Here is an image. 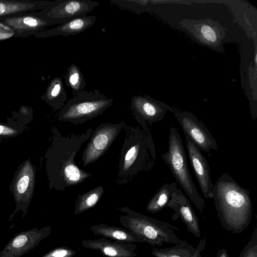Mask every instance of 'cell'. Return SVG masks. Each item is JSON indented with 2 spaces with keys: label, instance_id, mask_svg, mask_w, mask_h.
Wrapping results in <instances>:
<instances>
[{
  "label": "cell",
  "instance_id": "1",
  "mask_svg": "<svg viewBox=\"0 0 257 257\" xmlns=\"http://www.w3.org/2000/svg\"><path fill=\"white\" fill-rule=\"evenodd\" d=\"M92 131L90 127L81 134L63 136L56 127H52L53 139L45 156L50 189L63 191L66 188L81 183L92 176L80 168L75 159L77 152L82 144L90 138Z\"/></svg>",
  "mask_w": 257,
  "mask_h": 257
},
{
  "label": "cell",
  "instance_id": "2",
  "mask_svg": "<svg viewBox=\"0 0 257 257\" xmlns=\"http://www.w3.org/2000/svg\"><path fill=\"white\" fill-rule=\"evenodd\" d=\"M212 198L224 229L236 234L249 226L253 211L249 191L228 173L222 174L217 179L213 185Z\"/></svg>",
  "mask_w": 257,
  "mask_h": 257
},
{
  "label": "cell",
  "instance_id": "3",
  "mask_svg": "<svg viewBox=\"0 0 257 257\" xmlns=\"http://www.w3.org/2000/svg\"><path fill=\"white\" fill-rule=\"evenodd\" d=\"M125 138L119 158L115 182L126 184L140 173L150 171L157 160L156 151L150 128L141 130L125 125Z\"/></svg>",
  "mask_w": 257,
  "mask_h": 257
},
{
  "label": "cell",
  "instance_id": "4",
  "mask_svg": "<svg viewBox=\"0 0 257 257\" xmlns=\"http://www.w3.org/2000/svg\"><path fill=\"white\" fill-rule=\"evenodd\" d=\"M118 209L125 214L120 216V223L143 242L155 246H162L164 243L176 244L187 241L176 235L175 231L179 229L173 225L134 211L126 206Z\"/></svg>",
  "mask_w": 257,
  "mask_h": 257
},
{
  "label": "cell",
  "instance_id": "5",
  "mask_svg": "<svg viewBox=\"0 0 257 257\" xmlns=\"http://www.w3.org/2000/svg\"><path fill=\"white\" fill-rule=\"evenodd\" d=\"M160 157L168 167L177 183L185 191L195 207L202 214L205 209L203 198L199 195L188 168L186 152L178 130H169L168 149Z\"/></svg>",
  "mask_w": 257,
  "mask_h": 257
},
{
  "label": "cell",
  "instance_id": "6",
  "mask_svg": "<svg viewBox=\"0 0 257 257\" xmlns=\"http://www.w3.org/2000/svg\"><path fill=\"white\" fill-rule=\"evenodd\" d=\"M113 99L95 89L74 95L58 113V120L77 125L96 118L113 103Z\"/></svg>",
  "mask_w": 257,
  "mask_h": 257
},
{
  "label": "cell",
  "instance_id": "7",
  "mask_svg": "<svg viewBox=\"0 0 257 257\" xmlns=\"http://www.w3.org/2000/svg\"><path fill=\"white\" fill-rule=\"evenodd\" d=\"M125 125L124 121L102 123L93 131L82 154L83 167L95 162L103 156Z\"/></svg>",
  "mask_w": 257,
  "mask_h": 257
},
{
  "label": "cell",
  "instance_id": "8",
  "mask_svg": "<svg viewBox=\"0 0 257 257\" xmlns=\"http://www.w3.org/2000/svg\"><path fill=\"white\" fill-rule=\"evenodd\" d=\"M197 43L219 53L223 52L224 28L217 21L209 18L203 20L183 19L180 23Z\"/></svg>",
  "mask_w": 257,
  "mask_h": 257
},
{
  "label": "cell",
  "instance_id": "9",
  "mask_svg": "<svg viewBox=\"0 0 257 257\" xmlns=\"http://www.w3.org/2000/svg\"><path fill=\"white\" fill-rule=\"evenodd\" d=\"M35 182V170L29 160L26 161L18 168L11 185L10 190L14 195L16 206L14 212L9 216V221L13 220L19 211H22L23 218L28 214Z\"/></svg>",
  "mask_w": 257,
  "mask_h": 257
},
{
  "label": "cell",
  "instance_id": "10",
  "mask_svg": "<svg viewBox=\"0 0 257 257\" xmlns=\"http://www.w3.org/2000/svg\"><path fill=\"white\" fill-rule=\"evenodd\" d=\"M185 136L200 150L210 154L211 150L218 151L216 140L203 122L193 113L176 109L173 112Z\"/></svg>",
  "mask_w": 257,
  "mask_h": 257
},
{
  "label": "cell",
  "instance_id": "11",
  "mask_svg": "<svg viewBox=\"0 0 257 257\" xmlns=\"http://www.w3.org/2000/svg\"><path fill=\"white\" fill-rule=\"evenodd\" d=\"M130 107L135 119L144 130L150 128L149 126L153 123L163 120L168 110L173 113L176 110L147 94L134 96Z\"/></svg>",
  "mask_w": 257,
  "mask_h": 257
},
{
  "label": "cell",
  "instance_id": "12",
  "mask_svg": "<svg viewBox=\"0 0 257 257\" xmlns=\"http://www.w3.org/2000/svg\"><path fill=\"white\" fill-rule=\"evenodd\" d=\"M51 232L47 225L41 229L35 227L17 233L0 251V257H21L36 247Z\"/></svg>",
  "mask_w": 257,
  "mask_h": 257
},
{
  "label": "cell",
  "instance_id": "13",
  "mask_svg": "<svg viewBox=\"0 0 257 257\" xmlns=\"http://www.w3.org/2000/svg\"><path fill=\"white\" fill-rule=\"evenodd\" d=\"M99 4L90 0H57L46 7L42 15L51 19L71 20L86 15Z\"/></svg>",
  "mask_w": 257,
  "mask_h": 257
},
{
  "label": "cell",
  "instance_id": "14",
  "mask_svg": "<svg viewBox=\"0 0 257 257\" xmlns=\"http://www.w3.org/2000/svg\"><path fill=\"white\" fill-rule=\"evenodd\" d=\"M185 137L190 163L202 194L206 199H211L213 185L208 163L201 151L187 136Z\"/></svg>",
  "mask_w": 257,
  "mask_h": 257
},
{
  "label": "cell",
  "instance_id": "15",
  "mask_svg": "<svg viewBox=\"0 0 257 257\" xmlns=\"http://www.w3.org/2000/svg\"><path fill=\"white\" fill-rule=\"evenodd\" d=\"M166 207L173 210L186 225L188 232L200 237L201 231L199 220L189 201L179 188L173 193Z\"/></svg>",
  "mask_w": 257,
  "mask_h": 257
},
{
  "label": "cell",
  "instance_id": "16",
  "mask_svg": "<svg viewBox=\"0 0 257 257\" xmlns=\"http://www.w3.org/2000/svg\"><path fill=\"white\" fill-rule=\"evenodd\" d=\"M81 244L84 248L96 250L107 257H135L138 255L136 252L138 247L136 244L105 237L83 240Z\"/></svg>",
  "mask_w": 257,
  "mask_h": 257
},
{
  "label": "cell",
  "instance_id": "17",
  "mask_svg": "<svg viewBox=\"0 0 257 257\" xmlns=\"http://www.w3.org/2000/svg\"><path fill=\"white\" fill-rule=\"evenodd\" d=\"M70 20L54 19L46 17L42 15V17L24 16L7 19L5 23L15 33L28 31H39L46 27L61 24Z\"/></svg>",
  "mask_w": 257,
  "mask_h": 257
},
{
  "label": "cell",
  "instance_id": "18",
  "mask_svg": "<svg viewBox=\"0 0 257 257\" xmlns=\"http://www.w3.org/2000/svg\"><path fill=\"white\" fill-rule=\"evenodd\" d=\"M96 20L95 16L85 15L76 18L56 27L39 33V37H48L55 36H69L79 34L93 26Z\"/></svg>",
  "mask_w": 257,
  "mask_h": 257
},
{
  "label": "cell",
  "instance_id": "19",
  "mask_svg": "<svg viewBox=\"0 0 257 257\" xmlns=\"http://www.w3.org/2000/svg\"><path fill=\"white\" fill-rule=\"evenodd\" d=\"M89 229L94 235L114 240L132 243L143 242L139 237L125 228L99 224L91 226Z\"/></svg>",
  "mask_w": 257,
  "mask_h": 257
},
{
  "label": "cell",
  "instance_id": "20",
  "mask_svg": "<svg viewBox=\"0 0 257 257\" xmlns=\"http://www.w3.org/2000/svg\"><path fill=\"white\" fill-rule=\"evenodd\" d=\"M42 99L54 110H61L64 106L67 96L61 77H56L51 80Z\"/></svg>",
  "mask_w": 257,
  "mask_h": 257
},
{
  "label": "cell",
  "instance_id": "21",
  "mask_svg": "<svg viewBox=\"0 0 257 257\" xmlns=\"http://www.w3.org/2000/svg\"><path fill=\"white\" fill-rule=\"evenodd\" d=\"M177 183L164 184L148 202L146 209L154 214L166 207L173 193L177 189Z\"/></svg>",
  "mask_w": 257,
  "mask_h": 257
},
{
  "label": "cell",
  "instance_id": "22",
  "mask_svg": "<svg viewBox=\"0 0 257 257\" xmlns=\"http://www.w3.org/2000/svg\"><path fill=\"white\" fill-rule=\"evenodd\" d=\"M104 188L98 186L77 197L74 214L78 215L94 207L99 202L104 193Z\"/></svg>",
  "mask_w": 257,
  "mask_h": 257
},
{
  "label": "cell",
  "instance_id": "23",
  "mask_svg": "<svg viewBox=\"0 0 257 257\" xmlns=\"http://www.w3.org/2000/svg\"><path fill=\"white\" fill-rule=\"evenodd\" d=\"M66 85L70 88L74 95L84 90L87 83L84 75L75 64L72 63L63 75Z\"/></svg>",
  "mask_w": 257,
  "mask_h": 257
},
{
  "label": "cell",
  "instance_id": "24",
  "mask_svg": "<svg viewBox=\"0 0 257 257\" xmlns=\"http://www.w3.org/2000/svg\"><path fill=\"white\" fill-rule=\"evenodd\" d=\"M195 247L186 241L165 248H152L151 254L155 257H191Z\"/></svg>",
  "mask_w": 257,
  "mask_h": 257
},
{
  "label": "cell",
  "instance_id": "25",
  "mask_svg": "<svg viewBox=\"0 0 257 257\" xmlns=\"http://www.w3.org/2000/svg\"><path fill=\"white\" fill-rule=\"evenodd\" d=\"M53 2H44L38 4H25L0 1V16L11 13L23 11L26 9H32L34 7L46 8Z\"/></svg>",
  "mask_w": 257,
  "mask_h": 257
},
{
  "label": "cell",
  "instance_id": "26",
  "mask_svg": "<svg viewBox=\"0 0 257 257\" xmlns=\"http://www.w3.org/2000/svg\"><path fill=\"white\" fill-rule=\"evenodd\" d=\"M238 257H257V228L255 227L251 238L244 246Z\"/></svg>",
  "mask_w": 257,
  "mask_h": 257
},
{
  "label": "cell",
  "instance_id": "27",
  "mask_svg": "<svg viewBox=\"0 0 257 257\" xmlns=\"http://www.w3.org/2000/svg\"><path fill=\"white\" fill-rule=\"evenodd\" d=\"M77 251L66 246L55 247L41 257H73Z\"/></svg>",
  "mask_w": 257,
  "mask_h": 257
},
{
  "label": "cell",
  "instance_id": "28",
  "mask_svg": "<svg viewBox=\"0 0 257 257\" xmlns=\"http://www.w3.org/2000/svg\"><path fill=\"white\" fill-rule=\"evenodd\" d=\"M206 244V239L205 237L201 238L198 245L191 256V257H202V252L205 249Z\"/></svg>",
  "mask_w": 257,
  "mask_h": 257
},
{
  "label": "cell",
  "instance_id": "29",
  "mask_svg": "<svg viewBox=\"0 0 257 257\" xmlns=\"http://www.w3.org/2000/svg\"><path fill=\"white\" fill-rule=\"evenodd\" d=\"M15 33V31L9 27L0 24V40L9 38L13 36Z\"/></svg>",
  "mask_w": 257,
  "mask_h": 257
},
{
  "label": "cell",
  "instance_id": "30",
  "mask_svg": "<svg viewBox=\"0 0 257 257\" xmlns=\"http://www.w3.org/2000/svg\"><path fill=\"white\" fill-rule=\"evenodd\" d=\"M216 257H229V256L226 249L222 248L218 251Z\"/></svg>",
  "mask_w": 257,
  "mask_h": 257
},
{
  "label": "cell",
  "instance_id": "31",
  "mask_svg": "<svg viewBox=\"0 0 257 257\" xmlns=\"http://www.w3.org/2000/svg\"><path fill=\"white\" fill-rule=\"evenodd\" d=\"M6 131H7V128H6L4 126L0 125V135L2 134L3 133L4 134H4H5V132Z\"/></svg>",
  "mask_w": 257,
  "mask_h": 257
}]
</instances>
